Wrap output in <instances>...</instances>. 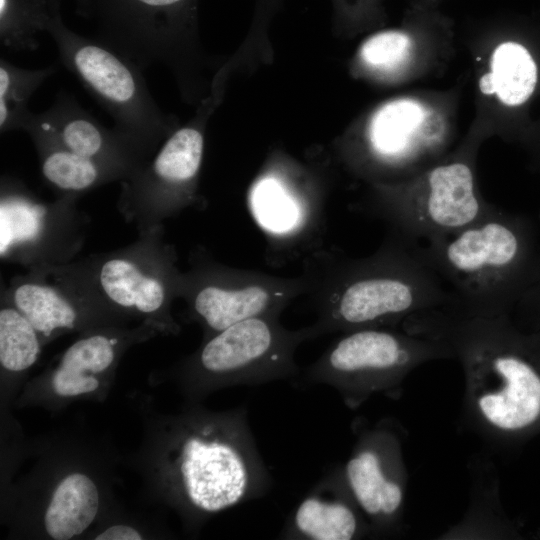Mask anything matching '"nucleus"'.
Returning a JSON list of instances; mask_svg holds the SVG:
<instances>
[{"instance_id": "nucleus-25", "label": "nucleus", "mask_w": 540, "mask_h": 540, "mask_svg": "<svg viewBox=\"0 0 540 540\" xmlns=\"http://www.w3.org/2000/svg\"><path fill=\"white\" fill-rule=\"evenodd\" d=\"M60 2L50 0H0V39L13 51H34L38 34L46 31Z\"/></svg>"}, {"instance_id": "nucleus-31", "label": "nucleus", "mask_w": 540, "mask_h": 540, "mask_svg": "<svg viewBox=\"0 0 540 540\" xmlns=\"http://www.w3.org/2000/svg\"><path fill=\"white\" fill-rule=\"evenodd\" d=\"M51 2H60V0H50Z\"/></svg>"}, {"instance_id": "nucleus-1", "label": "nucleus", "mask_w": 540, "mask_h": 540, "mask_svg": "<svg viewBox=\"0 0 540 540\" xmlns=\"http://www.w3.org/2000/svg\"><path fill=\"white\" fill-rule=\"evenodd\" d=\"M403 330L446 345L464 380L460 426L491 454H518L540 435V332L511 315L471 316L449 306L411 315Z\"/></svg>"}, {"instance_id": "nucleus-10", "label": "nucleus", "mask_w": 540, "mask_h": 540, "mask_svg": "<svg viewBox=\"0 0 540 540\" xmlns=\"http://www.w3.org/2000/svg\"><path fill=\"white\" fill-rule=\"evenodd\" d=\"M306 289L302 275L283 277L228 266L198 248L182 272L179 298L186 304L187 319L200 325L206 339L246 319L280 316Z\"/></svg>"}, {"instance_id": "nucleus-26", "label": "nucleus", "mask_w": 540, "mask_h": 540, "mask_svg": "<svg viewBox=\"0 0 540 540\" xmlns=\"http://www.w3.org/2000/svg\"><path fill=\"white\" fill-rule=\"evenodd\" d=\"M56 72L52 65L25 69L0 59V131L22 130L30 114L28 102L44 81Z\"/></svg>"}, {"instance_id": "nucleus-29", "label": "nucleus", "mask_w": 540, "mask_h": 540, "mask_svg": "<svg viewBox=\"0 0 540 540\" xmlns=\"http://www.w3.org/2000/svg\"><path fill=\"white\" fill-rule=\"evenodd\" d=\"M511 317L521 328L540 332V273L517 302Z\"/></svg>"}, {"instance_id": "nucleus-17", "label": "nucleus", "mask_w": 540, "mask_h": 540, "mask_svg": "<svg viewBox=\"0 0 540 540\" xmlns=\"http://www.w3.org/2000/svg\"><path fill=\"white\" fill-rule=\"evenodd\" d=\"M431 112L419 101L387 102L372 116L360 164L372 173H409L442 148L443 131L431 126Z\"/></svg>"}, {"instance_id": "nucleus-11", "label": "nucleus", "mask_w": 540, "mask_h": 540, "mask_svg": "<svg viewBox=\"0 0 540 540\" xmlns=\"http://www.w3.org/2000/svg\"><path fill=\"white\" fill-rule=\"evenodd\" d=\"M94 40L142 71L163 63L183 71L196 16V0H75Z\"/></svg>"}, {"instance_id": "nucleus-5", "label": "nucleus", "mask_w": 540, "mask_h": 540, "mask_svg": "<svg viewBox=\"0 0 540 540\" xmlns=\"http://www.w3.org/2000/svg\"><path fill=\"white\" fill-rule=\"evenodd\" d=\"M177 260L161 225L139 232L124 247L40 267L123 325L138 320L159 334L177 335L180 326L172 315L182 276Z\"/></svg>"}, {"instance_id": "nucleus-4", "label": "nucleus", "mask_w": 540, "mask_h": 540, "mask_svg": "<svg viewBox=\"0 0 540 540\" xmlns=\"http://www.w3.org/2000/svg\"><path fill=\"white\" fill-rule=\"evenodd\" d=\"M420 244L453 297L449 307L471 316L512 315L540 273L535 224L496 206L461 230Z\"/></svg>"}, {"instance_id": "nucleus-9", "label": "nucleus", "mask_w": 540, "mask_h": 540, "mask_svg": "<svg viewBox=\"0 0 540 540\" xmlns=\"http://www.w3.org/2000/svg\"><path fill=\"white\" fill-rule=\"evenodd\" d=\"M369 214L388 225L390 234L424 242L455 233L494 205L480 196L471 164L454 159L405 181L377 184Z\"/></svg>"}, {"instance_id": "nucleus-18", "label": "nucleus", "mask_w": 540, "mask_h": 540, "mask_svg": "<svg viewBox=\"0 0 540 540\" xmlns=\"http://www.w3.org/2000/svg\"><path fill=\"white\" fill-rule=\"evenodd\" d=\"M1 302L13 306L29 320L44 345L66 333L127 326L93 307L40 267L14 276L2 291Z\"/></svg>"}, {"instance_id": "nucleus-15", "label": "nucleus", "mask_w": 540, "mask_h": 540, "mask_svg": "<svg viewBox=\"0 0 540 540\" xmlns=\"http://www.w3.org/2000/svg\"><path fill=\"white\" fill-rule=\"evenodd\" d=\"M247 205L265 237L268 264L284 266L323 247L324 200L284 167H270L254 180Z\"/></svg>"}, {"instance_id": "nucleus-6", "label": "nucleus", "mask_w": 540, "mask_h": 540, "mask_svg": "<svg viewBox=\"0 0 540 540\" xmlns=\"http://www.w3.org/2000/svg\"><path fill=\"white\" fill-rule=\"evenodd\" d=\"M316 337L312 325L288 329L280 316L246 319L203 339L172 368V376L191 401L226 387L298 379L296 350Z\"/></svg>"}, {"instance_id": "nucleus-13", "label": "nucleus", "mask_w": 540, "mask_h": 540, "mask_svg": "<svg viewBox=\"0 0 540 540\" xmlns=\"http://www.w3.org/2000/svg\"><path fill=\"white\" fill-rule=\"evenodd\" d=\"M78 195L42 202L21 181L1 179V258L27 270L73 261L82 248L87 221Z\"/></svg>"}, {"instance_id": "nucleus-16", "label": "nucleus", "mask_w": 540, "mask_h": 540, "mask_svg": "<svg viewBox=\"0 0 540 540\" xmlns=\"http://www.w3.org/2000/svg\"><path fill=\"white\" fill-rule=\"evenodd\" d=\"M157 334L144 323L132 328L105 326L80 333L42 375L45 392L53 400L88 398L104 392L126 350Z\"/></svg>"}, {"instance_id": "nucleus-12", "label": "nucleus", "mask_w": 540, "mask_h": 540, "mask_svg": "<svg viewBox=\"0 0 540 540\" xmlns=\"http://www.w3.org/2000/svg\"><path fill=\"white\" fill-rule=\"evenodd\" d=\"M200 121L178 127L154 156L120 181L117 209L139 232L152 230L189 207L203 208L198 177L204 155Z\"/></svg>"}, {"instance_id": "nucleus-27", "label": "nucleus", "mask_w": 540, "mask_h": 540, "mask_svg": "<svg viewBox=\"0 0 540 540\" xmlns=\"http://www.w3.org/2000/svg\"><path fill=\"white\" fill-rule=\"evenodd\" d=\"M44 344L30 321L13 306L1 302L0 366L8 374H22L38 360Z\"/></svg>"}, {"instance_id": "nucleus-21", "label": "nucleus", "mask_w": 540, "mask_h": 540, "mask_svg": "<svg viewBox=\"0 0 540 540\" xmlns=\"http://www.w3.org/2000/svg\"><path fill=\"white\" fill-rule=\"evenodd\" d=\"M468 468L472 480L468 509L441 538L522 539L519 526L504 511L493 462L486 455H479L472 458Z\"/></svg>"}, {"instance_id": "nucleus-19", "label": "nucleus", "mask_w": 540, "mask_h": 540, "mask_svg": "<svg viewBox=\"0 0 540 540\" xmlns=\"http://www.w3.org/2000/svg\"><path fill=\"white\" fill-rule=\"evenodd\" d=\"M22 130L45 134L78 155L121 171L125 179L148 161L117 130L102 125L63 91L46 111L30 112Z\"/></svg>"}, {"instance_id": "nucleus-7", "label": "nucleus", "mask_w": 540, "mask_h": 540, "mask_svg": "<svg viewBox=\"0 0 540 540\" xmlns=\"http://www.w3.org/2000/svg\"><path fill=\"white\" fill-rule=\"evenodd\" d=\"M446 359L452 353L439 341L401 327L364 328L341 333L296 383L328 385L356 410L373 395L399 399L413 370Z\"/></svg>"}, {"instance_id": "nucleus-30", "label": "nucleus", "mask_w": 540, "mask_h": 540, "mask_svg": "<svg viewBox=\"0 0 540 540\" xmlns=\"http://www.w3.org/2000/svg\"><path fill=\"white\" fill-rule=\"evenodd\" d=\"M143 538L139 530L126 524L111 525L94 537L96 540H140Z\"/></svg>"}, {"instance_id": "nucleus-3", "label": "nucleus", "mask_w": 540, "mask_h": 540, "mask_svg": "<svg viewBox=\"0 0 540 540\" xmlns=\"http://www.w3.org/2000/svg\"><path fill=\"white\" fill-rule=\"evenodd\" d=\"M301 275L316 313L317 337L400 327L421 311L449 306L453 297L426 261L419 242L394 234L372 254L353 258L324 246L303 260Z\"/></svg>"}, {"instance_id": "nucleus-32", "label": "nucleus", "mask_w": 540, "mask_h": 540, "mask_svg": "<svg viewBox=\"0 0 540 540\" xmlns=\"http://www.w3.org/2000/svg\"><path fill=\"white\" fill-rule=\"evenodd\" d=\"M539 217H540V215H539Z\"/></svg>"}, {"instance_id": "nucleus-24", "label": "nucleus", "mask_w": 540, "mask_h": 540, "mask_svg": "<svg viewBox=\"0 0 540 540\" xmlns=\"http://www.w3.org/2000/svg\"><path fill=\"white\" fill-rule=\"evenodd\" d=\"M536 83L537 66L529 51L519 43L504 42L494 50L490 72L481 77L479 88L507 106H518L530 98Z\"/></svg>"}, {"instance_id": "nucleus-2", "label": "nucleus", "mask_w": 540, "mask_h": 540, "mask_svg": "<svg viewBox=\"0 0 540 540\" xmlns=\"http://www.w3.org/2000/svg\"><path fill=\"white\" fill-rule=\"evenodd\" d=\"M155 457L157 487L188 525L261 498L272 485L246 406L215 412L192 405L166 417Z\"/></svg>"}, {"instance_id": "nucleus-8", "label": "nucleus", "mask_w": 540, "mask_h": 540, "mask_svg": "<svg viewBox=\"0 0 540 540\" xmlns=\"http://www.w3.org/2000/svg\"><path fill=\"white\" fill-rule=\"evenodd\" d=\"M61 63L114 120V129L146 159L178 127L152 97L142 70L107 46L71 31L60 9L47 24Z\"/></svg>"}, {"instance_id": "nucleus-20", "label": "nucleus", "mask_w": 540, "mask_h": 540, "mask_svg": "<svg viewBox=\"0 0 540 540\" xmlns=\"http://www.w3.org/2000/svg\"><path fill=\"white\" fill-rule=\"evenodd\" d=\"M370 536L366 518L337 466L298 503L280 533L282 539L353 540Z\"/></svg>"}, {"instance_id": "nucleus-23", "label": "nucleus", "mask_w": 540, "mask_h": 540, "mask_svg": "<svg viewBox=\"0 0 540 540\" xmlns=\"http://www.w3.org/2000/svg\"><path fill=\"white\" fill-rule=\"evenodd\" d=\"M100 508L99 488L84 472L65 475L55 486L45 507L43 525L54 540L81 535L96 519Z\"/></svg>"}, {"instance_id": "nucleus-28", "label": "nucleus", "mask_w": 540, "mask_h": 540, "mask_svg": "<svg viewBox=\"0 0 540 540\" xmlns=\"http://www.w3.org/2000/svg\"><path fill=\"white\" fill-rule=\"evenodd\" d=\"M412 40L399 30H387L370 36L360 47L363 64L378 73L390 74L402 68L410 57Z\"/></svg>"}, {"instance_id": "nucleus-22", "label": "nucleus", "mask_w": 540, "mask_h": 540, "mask_svg": "<svg viewBox=\"0 0 540 540\" xmlns=\"http://www.w3.org/2000/svg\"><path fill=\"white\" fill-rule=\"evenodd\" d=\"M27 134L35 146L45 183L59 196H80L104 184L125 179L121 171L78 155L45 134L38 131Z\"/></svg>"}, {"instance_id": "nucleus-14", "label": "nucleus", "mask_w": 540, "mask_h": 540, "mask_svg": "<svg viewBox=\"0 0 540 540\" xmlns=\"http://www.w3.org/2000/svg\"><path fill=\"white\" fill-rule=\"evenodd\" d=\"M356 439L343 479L366 518L370 537L397 536L403 529L408 472L404 461L405 430L391 418L374 424L353 422Z\"/></svg>"}]
</instances>
